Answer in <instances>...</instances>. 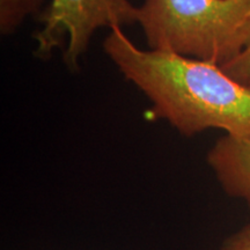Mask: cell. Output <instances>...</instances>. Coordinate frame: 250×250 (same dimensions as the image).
Returning a JSON list of instances; mask_svg holds the SVG:
<instances>
[{
  "instance_id": "2",
  "label": "cell",
  "mask_w": 250,
  "mask_h": 250,
  "mask_svg": "<svg viewBox=\"0 0 250 250\" xmlns=\"http://www.w3.org/2000/svg\"><path fill=\"white\" fill-rule=\"evenodd\" d=\"M148 49L224 66L250 46V0H143Z\"/></svg>"
},
{
  "instance_id": "4",
  "label": "cell",
  "mask_w": 250,
  "mask_h": 250,
  "mask_svg": "<svg viewBox=\"0 0 250 250\" xmlns=\"http://www.w3.org/2000/svg\"><path fill=\"white\" fill-rule=\"evenodd\" d=\"M206 160L224 191L250 208V137L225 134L210 148Z\"/></svg>"
},
{
  "instance_id": "1",
  "label": "cell",
  "mask_w": 250,
  "mask_h": 250,
  "mask_svg": "<svg viewBox=\"0 0 250 250\" xmlns=\"http://www.w3.org/2000/svg\"><path fill=\"white\" fill-rule=\"evenodd\" d=\"M103 50L124 79L146 96L153 116L182 136L217 129L227 136L250 137V87L219 65L142 49L118 27L109 30Z\"/></svg>"
},
{
  "instance_id": "7",
  "label": "cell",
  "mask_w": 250,
  "mask_h": 250,
  "mask_svg": "<svg viewBox=\"0 0 250 250\" xmlns=\"http://www.w3.org/2000/svg\"><path fill=\"white\" fill-rule=\"evenodd\" d=\"M221 250H250V224L228 237Z\"/></svg>"
},
{
  "instance_id": "5",
  "label": "cell",
  "mask_w": 250,
  "mask_h": 250,
  "mask_svg": "<svg viewBox=\"0 0 250 250\" xmlns=\"http://www.w3.org/2000/svg\"><path fill=\"white\" fill-rule=\"evenodd\" d=\"M45 0H0V33L13 35L27 19L41 15Z\"/></svg>"
},
{
  "instance_id": "6",
  "label": "cell",
  "mask_w": 250,
  "mask_h": 250,
  "mask_svg": "<svg viewBox=\"0 0 250 250\" xmlns=\"http://www.w3.org/2000/svg\"><path fill=\"white\" fill-rule=\"evenodd\" d=\"M220 67L232 79L250 87V46L233 62Z\"/></svg>"
},
{
  "instance_id": "3",
  "label": "cell",
  "mask_w": 250,
  "mask_h": 250,
  "mask_svg": "<svg viewBox=\"0 0 250 250\" xmlns=\"http://www.w3.org/2000/svg\"><path fill=\"white\" fill-rule=\"evenodd\" d=\"M39 18L41 28L33 36L35 55L49 58L62 49L65 65L74 72L95 31L137 24L138 6L131 0H50Z\"/></svg>"
}]
</instances>
